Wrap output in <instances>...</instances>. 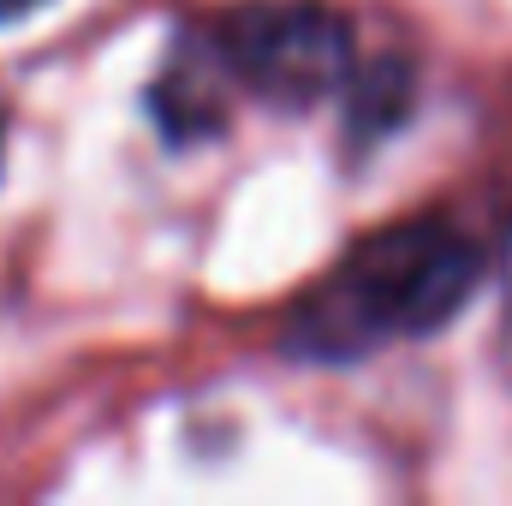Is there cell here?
<instances>
[{
    "instance_id": "cell-3",
    "label": "cell",
    "mask_w": 512,
    "mask_h": 506,
    "mask_svg": "<svg viewBox=\"0 0 512 506\" xmlns=\"http://www.w3.org/2000/svg\"><path fill=\"white\" fill-rule=\"evenodd\" d=\"M233 90H239V78L221 60L215 36L209 42H179L173 60L161 66V78L149 84V114H155V126H161V137L173 149L179 143L191 149V143H209V137L227 131V120H233Z\"/></svg>"
},
{
    "instance_id": "cell-1",
    "label": "cell",
    "mask_w": 512,
    "mask_h": 506,
    "mask_svg": "<svg viewBox=\"0 0 512 506\" xmlns=\"http://www.w3.org/2000/svg\"><path fill=\"white\" fill-rule=\"evenodd\" d=\"M483 286V251L447 221H399L364 239L280 328L298 364H358L387 340L447 328Z\"/></svg>"
},
{
    "instance_id": "cell-6",
    "label": "cell",
    "mask_w": 512,
    "mask_h": 506,
    "mask_svg": "<svg viewBox=\"0 0 512 506\" xmlns=\"http://www.w3.org/2000/svg\"><path fill=\"white\" fill-rule=\"evenodd\" d=\"M507 352H512V245H507Z\"/></svg>"
},
{
    "instance_id": "cell-2",
    "label": "cell",
    "mask_w": 512,
    "mask_h": 506,
    "mask_svg": "<svg viewBox=\"0 0 512 506\" xmlns=\"http://www.w3.org/2000/svg\"><path fill=\"white\" fill-rule=\"evenodd\" d=\"M215 48L239 90L292 114L328 102L358 72L352 24L328 0H245L215 24Z\"/></svg>"
},
{
    "instance_id": "cell-5",
    "label": "cell",
    "mask_w": 512,
    "mask_h": 506,
    "mask_svg": "<svg viewBox=\"0 0 512 506\" xmlns=\"http://www.w3.org/2000/svg\"><path fill=\"white\" fill-rule=\"evenodd\" d=\"M42 6H48V0H0V30H6V24H24V18L42 12Z\"/></svg>"
},
{
    "instance_id": "cell-4",
    "label": "cell",
    "mask_w": 512,
    "mask_h": 506,
    "mask_svg": "<svg viewBox=\"0 0 512 506\" xmlns=\"http://www.w3.org/2000/svg\"><path fill=\"white\" fill-rule=\"evenodd\" d=\"M411 102H417V72H411V60L387 54L376 66L352 72V84H346V126H352L358 143H382V137H393L411 120Z\"/></svg>"
},
{
    "instance_id": "cell-7",
    "label": "cell",
    "mask_w": 512,
    "mask_h": 506,
    "mask_svg": "<svg viewBox=\"0 0 512 506\" xmlns=\"http://www.w3.org/2000/svg\"><path fill=\"white\" fill-rule=\"evenodd\" d=\"M0 149H6V126H0Z\"/></svg>"
}]
</instances>
